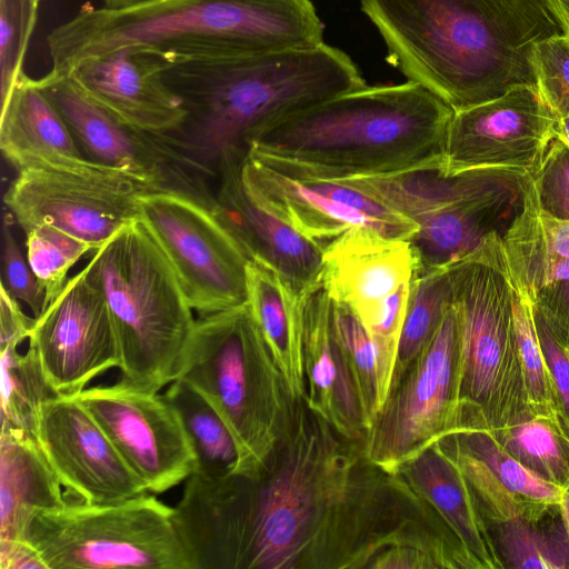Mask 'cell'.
<instances>
[{"label":"cell","instance_id":"cell-47","mask_svg":"<svg viewBox=\"0 0 569 569\" xmlns=\"http://www.w3.org/2000/svg\"><path fill=\"white\" fill-rule=\"evenodd\" d=\"M559 510L569 537V485L563 489L561 501L559 503Z\"/></svg>","mask_w":569,"mask_h":569},{"label":"cell","instance_id":"cell-48","mask_svg":"<svg viewBox=\"0 0 569 569\" xmlns=\"http://www.w3.org/2000/svg\"><path fill=\"white\" fill-rule=\"evenodd\" d=\"M557 138L569 148V116L558 119Z\"/></svg>","mask_w":569,"mask_h":569},{"label":"cell","instance_id":"cell-30","mask_svg":"<svg viewBox=\"0 0 569 569\" xmlns=\"http://www.w3.org/2000/svg\"><path fill=\"white\" fill-rule=\"evenodd\" d=\"M189 437L197 457L194 472L208 477L232 473L238 449L227 425L208 400L189 382L173 380L166 392Z\"/></svg>","mask_w":569,"mask_h":569},{"label":"cell","instance_id":"cell-8","mask_svg":"<svg viewBox=\"0 0 569 569\" xmlns=\"http://www.w3.org/2000/svg\"><path fill=\"white\" fill-rule=\"evenodd\" d=\"M461 357L462 426L491 430L530 416L513 320L516 290L501 234L447 264Z\"/></svg>","mask_w":569,"mask_h":569},{"label":"cell","instance_id":"cell-38","mask_svg":"<svg viewBox=\"0 0 569 569\" xmlns=\"http://www.w3.org/2000/svg\"><path fill=\"white\" fill-rule=\"evenodd\" d=\"M40 0H0V82L1 102L19 76L28 43L37 22Z\"/></svg>","mask_w":569,"mask_h":569},{"label":"cell","instance_id":"cell-4","mask_svg":"<svg viewBox=\"0 0 569 569\" xmlns=\"http://www.w3.org/2000/svg\"><path fill=\"white\" fill-rule=\"evenodd\" d=\"M452 114L417 82L366 86L279 120L248 154L298 178L391 174L438 160Z\"/></svg>","mask_w":569,"mask_h":569},{"label":"cell","instance_id":"cell-19","mask_svg":"<svg viewBox=\"0 0 569 569\" xmlns=\"http://www.w3.org/2000/svg\"><path fill=\"white\" fill-rule=\"evenodd\" d=\"M32 435L69 499L112 503L149 492L77 396L43 402Z\"/></svg>","mask_w":569,"mask_h":569},{"label":"cell","instance_id":"cell-46","mask_svg":"<svg viewBox=\"0 0 569 569\" xmlns=\"http://www.w3.org/2000/svg\"><path fill=\"white\" fill-rule=\"evenodd\" d=\"M103 3V8L106 9H112V10H120V9H128L141 4H146L149 2H153L157 0H101Z\"/></svg>","mask_w":569,"mask_h":569},{"label":"cell","instance_id":"cell-12","mask_svg":"<svg viewBox=\"0 0 569 569\" xmlns=\"http://www.w3.org/2000/svg\"><path fill=\"white\" fill-rule=\"evenodd\" d=\"M157 190L127 172L89 161L80 168L20 170L3 202L23 233L51 224L87 242L94 252L138 219L140 197Z\"/></svg>","mask_w":569,"mask_h":569},{"label":"cell","instance_id":"cell-3","mask_svg":"<svg viewBox=\"0 0 569 569\" xmlns=\"http://www.w3.org/2000/svg\"><path fill=\"white\" fill-rule=\"evenodd\" d=\"M164 58L162 79L187 112L170 136L217 178L240 169L252 142L279 120L367 84L352 59L327 43L261 54Z\"/></svg>","mask_w":569,"mask_h":569},{"label":"cell","instance_id":"cell-15","mask_svg":"<svg viewBox=\"0 0 569 569\" xmlns=\"http://www.w3.org/2000/svg\"><path fill=\"white\" fill-rule=\"evenodd\" d=\"M241 180L253 200L321 249L355 227L409 240L418 226L341 180L298 178L248 154Z\"/></svg>","mask_w":569,"mask_h":569},{"label":"cell","instance_id":"cell-28","mask_svg":"<svg viewBox=\"0 0 569 569\" xmlns=\"http://www.w3.org/2000/svg\"><path fill=\"white\" fill-rule=\"evenodd\" d=\"M34 437L1 428L0 539L26 540L33 515L68 501L66 490Z\"/></svg>","mask_w":569,"mask_h":569},{"label":"cell","instance_id":"cell-43","mask_svg":"<svg viewBox=\"0 0 569 569\" xmlns=\"http://www.w3.org/2000/svg\"><path fill=\"white\" fill-rule=\"evenodd\" d=\"M532 303L536 318L569 352V279L543 287Z\"/></svg>","mask_w":569,"mask_h":569},{"label":"cell","instance_id":"cell-9","mask_svg":"<svg viewBox=\"0 0 569 569\" xmlns=\"http://www.w3.org/2000/svg\"><path fill=\"white\" fill-rule=\"evenodd\" d=\"M156 496L112 503L68 499L36 512L26 540L48 569H191L173 508Z\"/></svg>","mask_w":569,"mask_h":569},{"label":"cell","instance_id":"cell-24","mask_svg":"<svg viewBox=\"0 0 569 569\" xmlns=\"http://www.w3.org/2000/svg\"><path fill=\"white\" fill-rule=\"evenodd\" d=\"M303 403L343 440L362 442L367 432L359 397L332 319V300L322 284L302 295Z\"/></svg>","mask_w":569,"mask_h":569},{"label":"cell","instance_id":"cell-21","mask_svg":"<svg viewBox=\"0 0 569 569\" xmlns=\"http://www.w3.org/2000/svg\"><path fill=\"white\" fill-rule=\"evenodd\" d=\"M164 54L124 47L78 64L70 76L94 102L141 130L170 134L183 123L181 98L161 76Z\"/></svg>","mask_w":569,"mask_h":569},{"label":"cell","instance_id":"cell-29","mask_svg":"<svg viewBox=\"0 0 569 569\" xmlns=\"http://www.w3.org/2000/svg\"><path fill=\"white\" fill-rule=\"evenodd\" d=\"M247 289L250 312L283 378L293 402L303 401L302 295L295 293L266 266L248 261Z\"/></svg>","mask_w":569,"mask_h":569},{"label":"cell","instance_id":"cell-49","mask_svg":"<svg viewBox=\"0 0 569 569\" xmlns=\"http://www.w3.org/2000/svg\"><path fill=\"white\" fill-rule=\"evenodd\" d=\"M565 20L569 24V0H553Z\"/></svg>","mask_w":569,"mask_h":569},{"label":"cell","instance_id":"cell-17","mask_svg":"<svg viewBox=\"0 0 569 569\" xmlns=\"http://www.w3.org/2000/svg\"><path fill=\"white\" fill-rule=\"evenodd\" d=\"M522 177L493 171L433 174L419 187L409 239L421 269L439 268L475 250L521 199Z\"/></svg>","mask_w":569,"mask_h":569},{"label":"cell","instance_id":"cell-7","mask_svg":"<svg viewBox=\"0 0 569 569\" xmlns=\"http://www.w3.org/2000/svg\"><path fill=\"white\" fill-rule=\"evenodd\" d=\"M213 407L238 449L234 472L258 476L292 419L297 403L248 303L196 319L179 377Z\"/></svg>","mask_w":569,"mask_h":569},{"label":"cell","instance_id":"cell-6","mask_svg":"<svg viewBox=\"0 0 569 569\" xmlns=\"http://www.w3.org/2000/svg\"><path fill=\"white\" fill-rule=\"evenodd\" d=\"M109 307L121 362L119 382L157 393L179 377L196 322L179 280L138 218L83 268Z\"/></svg>","mask_w":569,"mask_h":569},{"label":"cell","instance_id":"cell-25","mask_svg":"<svg viewBox=\"0 0 569 569\" xmlns=\"http://www.w3.org/2000/svg\"><path fill=\"white\" fill-rule=\"evenodd\" d=\"M0 149L17 171L28 168H80L89 161L66 120L24 71L1 102Z\"/></svg>","mask_w":569,"mask_h":569},{"label":"cell","instance_id":"cell-32","mask_svg":"<svg viewBox=\"0 0 569 569\" xmlns=\"http://www.w3.org/2000/svg\"><path fill=\"white\" fill-rule=\"evenodd\" d=\"M450 303L448 267L420 269L410 287L390 391L429 342Z\"/></svg>","mask_w":569,"mask_h":569},{"label":"cell","instance_id":"cell-45","mask_svg":"<svg viewBox=\"0 0 569 569\" xmlns=\"http://www.w3.org/2000/svg\"><path fill=\"white\" fill-rule=\"evenodd\" d=\"M1 569H48L38 550L27 540L0 539Z\"/></svg>","mask_w":569,"mask_h":569},{"label":"cell","instance_id":"cell-22","mask_svg":"<svg viewBox=\"0 0 569 569\" xmlns=\"http://www.w3.org/2000/svg\"><path fill=\"white\" fill-rule=\"evenodd\" d=\"M437 442L467 478L488 525L539 519L561 501L565 488L521 465L487 427L463 426Z\"/></svg>","mask_w":569,"mask_h":569},{"label":"cell","instance_id":"cell-14","mask_svg":"<svg viewBox=\"0 0 569 569\" xmlns=\"http://www.w3.org/2000/svg\"><path fill=\"white\" fill-rule=\"evenodd\" d=\"M558 117L537 86L453 110L438 169L447 176L493 171L533 174L557 137Z\"/></svg>","mask_w":569,"mask_h":569},{"label":"cell","instance_id":"cell-34","mask_svg":"<svg viewBox=\"0 0 569 569\" xmlns=\"http://www.w3.org/2000/svg\"><path fill=\"white\" fill-rule=\"evenodd\" d=\"M0 355L1 428L24 430L32 435L38 409L59 395L49 383L32 348L20 353L17 346H8L0 350Z\"/></svg>","mask_w":569,"mask_h":569},{"label":"cell","instance_id":"cell-5","mask_svg":"<svg viewBox=\"0 0 569 569\" xmlns=\"http://www.w3.org/2000/svg\"><path fill=\"white\" fill-rule=\"evenodd\" d=\"M310 0H157L112 10L83 8L47 37L50 71L68 76L82 61L124 47L169 58L282 52L325 43Z\"/></svg>","mask_w":569,"mask_h":569},{"label":"cell","instance_id":"cell-44","mask_svg":"<svg viewBox=\"0 0 569 569\" xmlns=\"http://www.w3.org/2000/svg\"><path fill=\"white\" fill-rule=\"evenodd\" d=\"M34 322L26 315L22 303L0 287V350L17 346L29 338Z\"/></svg>","mask_w":569,"mask_h":569},{"label":"cell","instance_id":"cell-23","mask_svg":"<svg viewBox=\"0 0 569 569\" xmlns=\"http://www.w3.org/2000/svg\"><path fill=\"white\" fill-rule=\"evenodd\" d=\"M218 180L213 210L248 259L274 271L299 296L320 284L321 247L257 203L242 183L241 168Z\"/></svg>","mask_w":569,"mask_h":569},{"label":"cell","instance_id":"cell-1","mask_svg":"<svg viewBox=\"0 0 569 569\" xmlns=\"http://www.w3.org/2000/svg\"><path fill=\"white\" fill-rule=\"evenodd\" d=\"M338 437L301 401L258 476L192 473L173 508L192 568H351L380 486Z\"/></svg>","mask_w":569,"mask_h":569},{"label":"cell","instance_id":"cell-33","mask_svg":"<svg viewBox=\"0 0 569 569\" xmlns=\"http://www.w3.org/2000/svg\"><path fill=\"white\" fill-rule=\"evenodd\" d=\"M492 432L530 471L561 488L569 485V438L552 419L530 415Z\"/></svg>","mask_w":569,"mask_h":569},{"label":"cell","instance_id":"cell-39","mask_svg":"<svg viewBox=\"0 0 569 569\" xmlns=\"http://www.w3.org/2000/svg\"><path fill=\"white\" fill-rule=\"evenodd\" d=\"M13 224V217L4 209L1 230V288L26 305L36 319L44 310V292L29 264L27 254L21 251Z\"/></svg>","mask_w":569,"mask_h":569},{"label":"cell","instance_id":"cell-26","mask_svg":"<svg viewBox=\"0 0 569 569\" xmlns=\"http://www.w3.org/2000/svg\"><path fill=\"white\" fill-rule=\"evenodd\" d=\"M395 475L437 512L479 569H505L475 491L438 442L403 463Z\"/></svg>","mask_w":569,"mask_h":569},{"label":"cell","instance_id":"cell-13","mask_svg":"<svg viewBox=\"0 0 569 569\" xmlns=\"http://www.w3.org/2000/svg\"><path fill=\"white\" fill-rule=\"evenodd\" d=\"M38 81L87 159L127 172L158 190L186 192L213 206L214 193L203 181L210 174L183 153L170 134L123 122L90 99L70 76L49 71Z\"/></svg>","mask_w":569,"mask_h":569},{"label":"cell","instance_id":"cell-42","mask_svg":"<svg viewBox=\"0 0 569 569\" xmlns=\"http://www.w3.org/2000/svg\"><path fill=\"white\" fill-rule=\"evenodd\" d=\"M540 343L550 371L557 420L569 438V352L536 318Z\"/></svg>","mask_w":569,"mask_h":569},{"label":"cell","instance_id":"cell-40","mask_svg":"<svg viewBox=\"0 0 569 569\" xmlns=\"http://www.w3.org/2000/svg\"><path fill=\"white\" fill-rule=\"evenodd\" d=\"M532 62L542 99L558 119L569 116V33L540 41Z\"/></svg>","mask_w":569,"mask_h":569},{"label":"cell","instance_id":"cell-35","mask_svg":"<svg viewBox=\"0 0 569 569\" xmlns=\"http://www.w3.org/2000/svg\"><path fill=\"white\" fill-rule=\"evenodd\" d=\"M332 319L368 431L383 406L375 348L365 326L346 305L332 300Z\"/></svg>","mask_w":569,"mask_h":569},{"label":"cell","instance_id":"cell-16","mask_svg":"<svg viewBox=\"0 0 569 569\" xmlns=\"http://www.w3.org/2000/svg\"><path fill=\"white\" fill-rule=\"evenodd\" d=\"M149 492L163 493L197 469V457L173 406L164 395L119 381L86 388L78 396Z\"/></svg>","mask_w":569,"mask_h":569},{"label":"cell","instance_id":"cell-41","mask_svg":"<svg viewBox=\"0 0 569 569\" xmlns=\"http://www.w3.org/2000/svg\"><path fill=\"white\" fill-rule=\"evenodd\" d=\"M531 177L541 208L556 218L569 220V148L560 139L551 141Z\"/></svg>","mask_w":569,"mask_h":569},{"label":"cell","instance_id":"cell-31","mask_svg":"<svg viewBox=\"0 0 569 569\" xmlns=\"http://www.w3.org/2000/svg\"><path fill=\"white\" fill-rule=\"evenodd\" d=\"M503 568L569 569V537L559 506L539 519L489 525Z\"/></svg>","mask_w":569,"mask_h":569},{"label":"cell","instance_id":"cell-11","mask_svg":"<svg viewBox=\"0 0 569 569\" xmlns=\"http://www.w3.org/2000/svg\"><path fill=\"white\" fill-rule=\"evenodd\" d=\"M139 218L198 317L247 303L249 259L212 206L186 192L157 190L140 197Z\"/></svg>","mask_w":569,"mask_h":569},{"label":"cell","instance_id":"cell-36","mask_svg":"<svg viewBox=\"0 0 569 569\" xmlns=\"http://www.w3.org/2000/svg\"><path fill=\"white\" fill-rule=\"evenodd\" d=\"M24 236L27 259L44 292L46 309L66 287L70 269L93 249L51 224L37 226Z\"/></svg>","mask_w":569,"mask_h":569},{"label":"cell","instance_id":"cell-37","mask_svg":"<svg viewBox=\"0 0 569 569\" xmlns=\"http://www.w3.org/2000/svg\"><path fill=\"white\" fill-rule=\"evenodd\" d=\"M513 320L528 409L531 415L550 418L559 426L551 376L539 339L533 303L517 292L513 299Z\"/></svg>","mask_w":569,"mask_h":569},{"label":"cell","instance_id":"cell-20","mask_svg":"<svg viewBox=\"0 0 569 569\" xmlns=\"http://www.w3.org/2000/svg\"><path fill=\"white\" fill-rule=\"evenodd\" d=\"M420 269L409 240L355 227L322 248L321 284L333 301L350 308L368 331L390 298L410 284Z\"/></svg>","mask_w":569,"mask_h":569},{"label":"cell","instance_id":"cell-10","mask_svg":"<svg viewBox=\"0 0 569 569\" xmlns=\"http://www.w3.org/2000/svg\"><path fill=\"white\" fill-rule=\"evenodd\" d=\"M461 426L460 335L451 302L429 342L390 391L361 442V453L395 475Z\"/></svg>","mask_w":569,"mask_h":569},{"label":"cell","instance_id":"cell-27","mask_svg":"<svg viewBox=\"0 0 569 569\" xmlns=\"http://www.w3.org/2000/svg\"><path fill=\"white\" fill-rule=\"evenodd\" d=\"M501 244L516 292L531 302L543 287L569 279V220L541 208L531 174L522 178L520 207Z\"/></svg>","mask_w":569,"mask_h":569},{"label":"cell","instance_id":"cell-18","mask_svg":"<svg viewBox=\"0 0 569 569\" xmlns=\"http://www.w3.org/2000/svg\"><path fill=\"white\" fill-rule=\"evenodd\" d=\"M28 339L59 396H78L121 362L107 301L83 269L34 319Z\"/></svg>","mask_w":569,"mask_h":569},{"label":"cell","instance_id":"cell-2","mask_svg":"<svg viewBox=\"0 0 569 569\" xmlns=\"http://www.w3.org/2000/svg\"><path fill=\"white\" fill-rule=\"evenodd\" d=\"M388 62L453 110L537 86L533 50L569 33L552 0H359Z\"/></svg>","mask_w":569,"mask_h":569}]
</instances>
